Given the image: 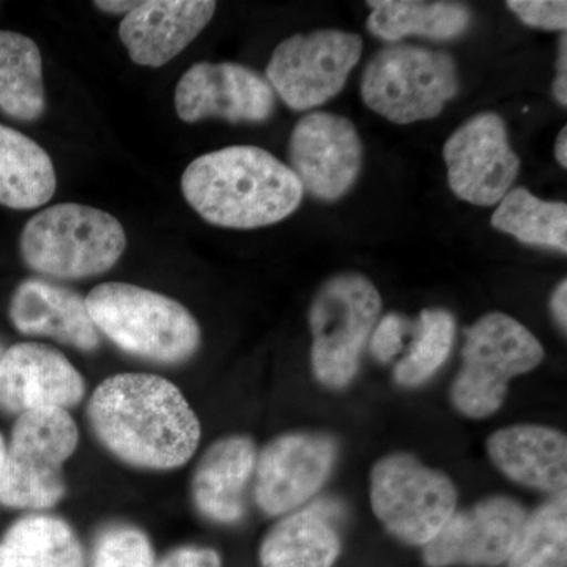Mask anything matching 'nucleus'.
Instances as JSON below:
<instances>
[{"instance_id": "7c9ffc66", "label": "nucleus", "mask_w": 567, "mask_h": 567, "mask_svg": "<svg viewBox=\"0 0 567 567\" xmlns=\"http://www.w3.org/2000/svg\"><path fill=\"white\" fill-rule=\"evenodd\" d=\"M410 324L404 317L388 315L375 324L371 339V352L382 363L393 360L395 354L404 347L405 334L409 333Z\"/></svg>"}, {"instance_id": "9d476101", "label": "nucleus", "mask_w": 567, "mask_h": 567, "mask_svg": "<svg viewBox=\"0 0 567 567\" xmlns=\"http://www.w3.org/2000/svg\"><path fill=\"white\" fill-rule=\"evenodd\" d=\"M363 52L357 33L324 29L298 33L279 43L267 66V81L293 111L330 102L344 89Z\"/></svg>"}, {"instance_id": "6ab92c4d", "label": "nucleus", "mask_w": 567, "mask_h": 567, "mask_svg": "<svg viewBox=\"0 0 567 567\" xmlns=\"http://www.w3.org/2000/svg\"><path fill=\"white\" fill-rule=\"evenodd\" d=\"M487 451L516 483L555 495L566 492L567 439L561 432L543 425H513L492 434Z\"/></svg>"}, {"instance_id": "393cba45", "label": "nucleus", "mask_w": 567, "mask_h": 567, "mask_svg": "<svg viewBox=\"0 0 567 567\" xmlns=\"http://www.w3.org/2000/svg\"><path fill=\"white\" fill-rule=\"evenodd\" d=\"M47 107L43 61L35 41L22 33L0 31V110L32 122Z\"/></svg>"}, {"instance_id": "58836bf2", "label": "nucleus", "mask_w": 567, "mask_h": 567, "mask_svg": "<svg viewBox=\"0 0 567 567\" xmlns=\"http://www.w3.org/2000/svg\"><path fill=\"white\" fill-rule=\"evenodd\" d=\"M6 352V350L2 349V346H0V360H2V354Z\"/></svg>"}, {"instance_id": "f3484780", "label": "nucleus", "mask_w": 567, "mask_h": 567, "mask_svg": "<svg viewBox=\"0 0 567 567\" xmlns=\"http://www.w3.org/2000/svg\"><path fill=\"white\" fill-rule=\"evenodd\" d=\"M212 0H148L121 22L118 37L134 63L159 69L173 61L212 21Z\"/></svg>"}, {"instance_id": "c85d7f7f", "label": "nucleus", "mask_w": 567, "mask_h": 567, "mask_svg": "<svg viewBox=\"0 0 567 567\" xmlns=\"http://www.w3.org/2000/svg\"><path fill=\"white\" fill-rule=\"evenodd\" d=\"M92 567H153L151 540L128 525L106 528L96 540Z\"/></svg>"}, {"instance_id": "ddd939ff", "label": "nucleus", "mask_w": 567, "mask_h": 567, "mask_svg": "<svg viewBox=\"0 0 567 567\" xmlns=\"http://www.w3.org/2000/svg\"><path fill=\"white\" fill-rule=\"evenodd\" d=\"M275 106L270 82L240 63H196L175 89V111L186 123L212 117L262 123L274 115Z\"/></svg>"}, {"instance_id": "0eeeda50", "label": "nucleus", "mask_w": 567, "mask_h": 567, "mask_svg": "<svg viewBox=\"0 0 567 567\" xmlns=\"http://www.w3.org/2000/svg\"><path fill=\"white\" fill-rule=\"evenodd\" d=\"M80 434L66 410L48 409L18 416L0 484V503L43 511L65 495L63 464L76 451Z\"/></svg>"}, {"instance_id": "cd10ccee", "label": "nucleus", "mask_w": 567, "mask_h": 567, "mask_svg": "<svg viewBox=\"0 0 567 567\" xmlns=\"http://www.w3.org/2000/svg\"><path fill=\"white\" fill-rule=\"evenodd\" d=\"M456 338V322L445 309H424L416 323V336L410 352L395 365L399 385H423L445 364Z\"/></svg>"}, {"instance_id": "9b49d317", "label": "nucleus", "mask_w": 567, "mask_h": 567, "mask_svg": "<svg viewBox=\"0 0 567 567\" xmlns=\"http://www.w3.org/2000/svg\"><path fill=\"white\" fill-rule=\"evenodd\" d=\"M443 158L451 192L477 207L502 203L522 166L505 121L494 112L475 115L451 134Z\"/></svg>"}, {"instance_id": "2f4dec72", "label": "nucleus", "mask_w": 567, "mask_h": 567, "mask_svg": "<svg viewBox=\"0 0 567 567\" xmlns=\"http://www.w3.org/2000/svg\"><path fill=\"white\" fill-rule=\"evenodd\" d=\"M156 567H221V559L212 548L182 547L171 551Z\"/></svg>"}, {"instance_id": "72a5a7b5", "label": "nucleus", "mask_w": 567, "mask_h": 567, "mask_svg": "<svg viewBox=\"0 0 567 567\" xmlns=\"http://www.w3.org/2000/svg\"><path fill=\"white\" fill-rule=\"evenodd\" d=\"M551 312H554L555 319L559 327L566 331L567 328V282L561 281L558 284L557 289H555L554 295H551Z\"/></svg>"}, {"instance_id": "f257e3e1", "label": "nucleus", "mask_w": 567, "mask_h": 567, "mask_svg": "<svg viewBox=\"0 0 567 567\" xmlns=\"http://www.w3.org/2000/svg\"><path fill=\"white\" fill-rule=\"evenodd\" d=\"M89 420L110 453L140 468H178L200 442V423L185 395L158 375L104 380L89 402Z\"/></svg>"}, {"instance_id": "c9c22d12", "label": "nucleus", "mask_w": 567, "mask_h": 567, "mask_svg": "<svg viewBox=\"0 0 567 567\" xmlns=\"http://www.w3.org/2000/svg\"><path fill=\"white\" fill-rule=\"evenodd\" d=\"M137 3L140 2H128V0H114V2H111V0H106V2H93V6H95L96 9L106 11V13L128 14L130 11H132L134 7L137 6Z\"/></svg>"}, {"instance_id": "5701e85b", "label": "nucleus", "mask_w": 567, "mask_h": 567, "mask_svg": "<svg viewBox=\"0 0 567 567\" xmlns=\"http://www.w3.org/2000/svg\"><path fill=\"white\" fill-rule=\"evenodd\" d=\"M0 567H84L80 540L65 520L32 514L0 539Z\"/></svg>"}, {"instance_id": "c756f323", "label": "nucleus", "mask_w": 567, "mask_h": 567, "mask_svg": "<svg viewBox=\"0 0 567 567\" xmlns=\"http://www.w3.org/2000/svg\"><path fill=\"white\" fill-rule=\"evenodd\" d=\"M507 9L529 28L544 31H566L567 2L565 0H511Z\"/></svg>"}, {"instance_id": "473e14b6", "label": "nucleus", "mask_w": 567, "mask_h": 567, "mask_svg": "<svg viewBox=\"0 0 567 567\" xmlns=\"http://www.w3.org/2000/svg\"><path fill=\"white\" fill-rule=\"evenodd\" d=\"M554 93L557 102L561 106H567V40L566 33H563L559 40V54L557 61V76L554 81Z\"/></svg>"}, {"instance_id": "6e6552de", "label": "nucleus", "mask_w": 567, "mask_h": 567, "mask_svg": "<svg viewBox=\"0 0 567 567\" xmlns=\"http://www.w3.org/2000/svg\"><path fill=\"white\" fill-rule=\"evenodd\" d=\"M382 297L374 284L358 274L328 279L309 311L312 368L330 388H344L360 368L365 342L379 322Z\"/></svg>"}, {"instance_id": "dca6fc26", "label": "nucleus", "mask_w": 567, "mask_h": 567, "mask_svg": "<svg viewBox=\"0 0 567 567\" xmlns=\"http://www.w3.org/2000/svg\"><path fill=\"white\" fill-rule=\"evenodd\" d=\"M85 383L76 368L52 347L22 342L0 360V409L10 413L69 410L84 398Z\"/></svg>"}, {"instance_id": "412c9836", "label": "nucleus", "mask_w": 567, "mask_h": 567, "mask_svg": "<svg viewBox=\"0 0 567 567\" xmlns=\"http://www.w3.org/2000/svg\"><path fill=\"white\" fill-rule=\"evenodd\" d=\"M58 188L54 164L41 145L0 125V205L31 210L48 204Z\"/></svg>"}, {"instance_id": "4be33fe9", "label": "nucleus", "mask_w": 567, "mask_h": 567, "mask_svg": "<svg viewBox=\"0 0 567 567\" xmlns=\"http://www.w3.org/2000/svg\"><path fill=\"white\" fill-rule=\"evenodd\" d=\"M372 13L369 31L379 39L395 43L405 37L431 40H454L472 25V11L457 2H423V0H379L368 2Z\"/></svg>"}, {"instance_id": "aec40b11", "label": "nucleus", "mask_w": 567, "mask_h": 567, "mask_svg": "<svg viewBox=\"0 0 567 567\" xmlns=\"http://www.w3.org/2000/svg\"><path fill=\"white\" fill-rule=\"evenodd\" d=\"M257 451L246 436H227L208 447L193 480V499L204 517L235 524L245 516V488L256 470Z\"/></svg>"}, {"instance_id": "bb28decb", "label": "nucleus", "mask_w": 567, "mask_h": 567, "mask_svg": "<svg viewBox=\"0 0 567 567\" xmlns=\"http://www.w3.org/2000/svg\"><path fill=\"white\" fill-rule=\"evenodd\" d=\"M566 566L567 496L561 492L525 520L509 567Z\"/></svg>"}, {"instance_id": "a878e982", "label": "nucleus", "mask_w": 567, "mask_h": 567, "mask_svg": "<svg viewBox=\"0 0 567 567\" xmlns=\"http://www.w3.org/2000/svg\"><path fill=\"white\" fill-rule=\"evenodd\" d=\"M492 226L513 235L520 244L567 252V205L539 199L527 188H516L503 197Z\"/></svg>"}, {"instance_id": "b1692460", "label": "nucleus", "mask_w": 567, "mask_h": 567, "mask_svg": "<svg viewBox=\"0 0 567 567\" xmlns=\"http://www.w3.org/2000/svg\"><path fill=\"white\" fill-rule=\"evenodd\" d=\"M341 550L333 527L311 507L284 518L260 547L262 567H331Z\"/></svg>"}, {"instance_id": "f704fd0d", "label": "nucleus", "mask_w": 567, "mask_h": 567, "mask_svg": "<svg viewBox=\"0 0 567 567\" xmlns=\"http://www.w3.org/2000/svg\"><path fill=\"white\" fill-rule=\"evenodd\" d=\"M309 507L315 511L317 516L327 520L328 524H330V522L338 520V518L342 517V514H344L342 506L339 505L338 502H333V499H322V502H317L315 505Z\"/></svg>"}, {"instance_id": "7ed1b4c3", "label": "nucleus", "mask_w": 567, "mask_h": 567, "mask_svg": "<svg viewBox=\"0 0 567 567\" xmlns=\"http://www.w3.org/2000/svg\"><path fill=\"white\" fill-rule=\"evenodd\" d=\"M100 333L123 352L163 364L189 360L200 344V328L185 306L126 282L96 286L85 298Z\"/></svg>"}, {"instance_id": "2eb2a0df", "label": "nucleus", "mask_w": 567, "mask_h": 567, "mask_svg": "<svg viewBox=\"0 0 567 567\" xmlns=\"http://www.w3.org/2000/svg\"><path fill=\"white\" fill-rule=\"evenodd\" d=\"M334 458L336 443L330 436H278L256 462L257 505L268 516H281L303 505L330 476Z\"/></svg>"}, {"instance_id": "1a4fd4ad", "label": "nucleus", "mask_w": 567, "mask_h": 567, "mask_svg": "<svg viewBox=\"0 0 567 567\" xmlns=\"http://www.w3.org/2000/svg\"><path fill=\"white\" fill-rule=\"evenodd\" d=\"M371 503L391 535L427 546L456 513L457 491L445 473L409 454H393L372 470Z\"/></svg>"}, {"instance_id": "20e7f679", "label": "nucleus", "mask_w": 567, "mask_h": 567, "mask_svg": "<svg viewBox=\"0 0 567 567\" xmlns=\"http://www.w3.org/2000/svg\"><path fill=\"white\" fill-rule=\"evenodd\" d=\"M21 256L41 275L82 279L111 270L126 248L121 221L110 213L81 204L44 208L25 224Z\"/></svg>"}, {"instance_id": "a211bd4d", "label": "nucleus", "mask_w": 567, "mask_h": 567, "mask_svg": "<svg viewBox=\"0 0 567 567\" xmlns=\"http://www.w3.org/2000/svg\"><path fill=\"white\" fill-rule=\"evenodd\" d=\"M10 319L24 334L47 336L84 352L100 346V331L89 315L85 298L43 279L20 284L11 298Z\"/></svg>"}, {"instance_id": "f8f14e48", "label": "nucleus", "mask_w": 567, "mask_h": 567, "mask_svg": "<svg viewBox=\"0 0 567 567\" xmlns=\"http://www.w3.org/2000/svg\"><path fill=\"white\" fill-rule=\"evenodd\" d=\"M289 156L290 169L305 192L324 203H334L360 177L363 144L349 118L312 112L295 125Z\"/></svg>"}, {"instance_id": "39448f33", "label": "nucleus", "mask_w": 567, "mask_h": 567, "mask_svg": "<svg viewBox=\"0 0 567 567\" xmlns=\"http://www.w3.org/2000/svg\"><path fill=\"white\" fill-rule=\"evenodd\" d=\"M458 87L456 61L447 52L390 44L365 66L361 96L386 121L409 125L439 117Z\"/></svg>"}, {"instance_id": "f03ea898", "label": "nucleus", "mask_w": 567, "mask_h": 567, "mask_svg": "<svg viewBox=\"0 0 567 567\" xmlns=\"http://www.w3.org/2000/svg\"><path fill=\"white\" fill-rule=\"evenodd\" d=\"M182 192L213 226L259 229L289 218L305 189L289 166L254 145H234L194 159Z\"/></svg>"}, {"instance_id": "e433bc0d", "label": "nucleus", "mask_w": 567, "mask_h": 567, "mask_svg": "<svg viewBox=\"0 0 567 567\" xmlns=\"http://www.w3.org/2000/svg\"><path fill=\"white\" fill-rule=\"evenodd\" d=\"M555 158L563 169L567 167V128L561 130L557 137V144H555Z\"/></svg>"}, {"instance_id": "4468645a", "label": "nucleus", "mask_w": 567, "mask_h": 567, "mask_svg": "<svg viewBox=\"0 0 567 567\" xmlns=\"http://www.w3.org/2000/svg\"><path fill=\"white\" fill-rule=\"evenodd\" d=\"M527 514L511 498L484 499L454 513L445 527L424 546L431 567L498 566L513 554Z\"/></svg>"}, {"instance_id": "4c0bfd02", "label": "nucleus", "mask_w": 567, "mask_h": 567, "mask_svg": "<svg viewBox=\"0 0 567 567\" xmlns=\"http://www.w3.org/2000/svg\"><path fill=\"white\" fill-rule=\"evenodd\" d=\"M7 445L6 440L0 435V484H2L3 466H6Z\"/></svg>"}, {"instance_id": "423d86ee", "label": "nucleus", "mask_w": 567, "mask_h": 567, "mask_svg": "<svg viewBox=\"0 0 567 567\" xmlns=\"http://www.w3.org/2000/svg\"><path fill=\"white\" fill-rule=\"evenodd\" d=\"M462 360L451 401L465 416L480 420L502 406L514 377L543 363L544 347L513 317L491 312L465 331Z\"/></svg>"}]
</instances>
